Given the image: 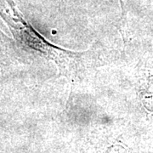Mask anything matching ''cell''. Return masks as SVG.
<instances>
[{
  "label": "cell",
  "mask_w": 153,
  "mask_h": 153,
  "mask_svg": "<svg viewBox=\"0 0 153 153\" xmlns=\"http://www.w3.org/2000/svg\"><path fill=\"white\" fill-rule=\"evenodd\" d=\"M121 4V8H122V15L123 16H124L125 15V11H124V3H123V0H119Z\"/></svg>",
  "instance_id": "obj_2"
},
{
  "label": "cell",
  "mask_w": 153,
  "mask_h": 153,
  "mask_svg": "<svg viewBox=\"0 0 153 153\" xmlns=\"http://www.w3.org/2000/svg\"><path fill=\"white\" fill-rule=\"evenodd\" d=\"M0 16L10 28L14 37L26 47L34 49L49 60H54L60 73L71 81L85 71L86 53H76L58 48L47 42L27 22L13 0H0Z\"/></svg>",
  "instance_id": "obj_1"
}]
</instances>
